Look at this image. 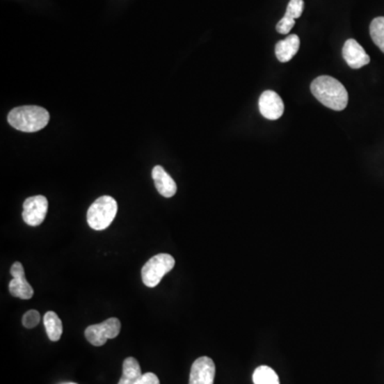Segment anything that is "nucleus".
I'll use <instances>...</instances> for the list:
<instances>
[{
  "label": "nucleus",
  "mask_w": 384,
  "mask_h": 384,
  "mask_svg": "<svg viewBox=\"0 0 384 384\" xmlns=\"http://www.w3.org/2000/svg\"><path fill=\"white\" fill-rule=\"evenodd\" d=\"M142 377L141 367L135 358H127L123 362V375L118 384H135Z\"/></svg>",
  "instance_id": "13"
},
{
  "label": "nucleus",
  "mask_w": 384,
  "mask_h": 384,
  "mask_svg": "<svg viewBox=\"0 0 384 384\" xmlns=\"http://www.w3.org/2000/svg\"><path fill=\"white\" fill-rule=\"evenodd\" d=\"M135 384H160V382L155 374L147 373L142 375Z\"/></svg>",
  "instance_id": "20"
},
{
  "label": "nucleus",
  "mask_w": 384,
  "mask_h": 384,
  "mask_svg": "<svg viewBox=\"0 0 384 384\" xmlns=\"http://www.w3.org/2000/svg\"><path fill=\"white\" fill-rule=\"evenodd\" d=\"M44 326H45L48 337L51 342H58L61 339L63 326H62L61 319L55 312H47L45 314V316H44Z\"/></svg>",
  "instance_id": "14"
},
{
  "label": "nucleus",
  "mask_w": 384,
  "mask_h": 384,
  "mask_svg": "<svg viewBox=\"0 0 384 384\" xmlns=\"http://www.w3.org/2000/svg\"><path fill=\"white\" fill-rule=\"evenodd\" d=\"M156 189L165 198H172L177 191V186L170 174L161 166H156L152 171Z\"/></svg>",
  "instance_id": "11"
},
{
  "label": "nucleus",
  "mask_w": 384,
  "mask_h": 384,
  "mask_svg": "<svg viewBox=\"0 0 384 384\" xmlns=\"http://www.w3.org/2000/svg\"><path fill=\"white\" fill-rule=\"evenodd\" d=\"M254 384H280L279 376L269 366L262 365L253 373Z\"/></svg>",
  "instance_id": "15"
},
{
  "label": "nucleus",
  "mask_w": 384,
  "mask_h": 384,
  "mask_svg": "<svg viewBox=\"0 0 384 384\" xmlns=\"http://www.w3.org/2000/svg\"><path fill=\"white\" fill-rule=\"evenodd\" d=\"M311 91L316 99L326 107L342 111L348 105L347 90L339 80L331 76H319L311 85Z\"/></svg>",
  "instance_id": "1"
},
{
  "label": "nucleus",
  "mask_w": 384,
  "mask_h": 384,
  "mask_svg": "<svg viewBox=\"0 0 384 384\" xmlns=\"http://www.w3.org/2000/svg\"><path fill=\"white\" fill-rule=\"evenodd\" d=\"M304 1L303 0H291L286 8L285 16L291 17L293 19H299L303 13Z\"/></svg>",
  "instance_id": "17"
},
{
  "label": "nucleus",
  "mask_w": 384,
  "mask_h": 384,
  "mask_svg": "<svg viewBox=\"0 0 384 384\" xmlns=\"http://www.w3.org/2000/svg\"><path fill=\"white\" fill-rule=\"evenodd\" d=\"M8 122L12 127L24 133L41 131L49 122L47 110L39 106H23L14 108L8 115Z\"/></svg>",
  "instance_id": "2"
},
{
  "label": "nucleus",
  "mask_w": 384,
  "mask_h": 384,
  "mask_svg": "<svg viewBox=\"0 0 384 384\" xmlns=\"http://www.w3.org/2000/svg\"><path fill=\"white\" fill-rule=\"evenodd\" d=\"M295 26V19L284 15L281 21L277 24V31L281 35H287Z\"/></svg>",
  "instance_id": "19"
},
{
  "label": "nucleus",
  "mask_w": 384,
  "mask_h": 384,
  "mask_svg": "<svg viewBox=\"0 0 384 384\" xmlns=\"http://www.w3.org/2000/svg\"><path fill=\"white\" fill-rule=\"evenodd\" d=\"M11 275L13 277L9 284V291L13 297L28 300L33 297V288L28 283L25 277V270L19 262H15L11 267Z\"/></svg>",
  "instance_id": "7"
},
{
  "label": "nucleus",
  "mask_w": 384,
  "mask_h": 384,
  "mask_svg": "<svg viewBox=\"0 0 384 384\" xmlns=\"http://www.w3.org/2000/svg\"><path fill=\"white\" fill-rule=\"evenodd\" d=\"M343 58L351 69L359 70L371 62V57L355 40L349 39L343 47Z\"/></svg>",
  "instance_id": "10"
},
{
  "label": "nucleus",
  "mask_w": 384,
  "mask_h": 384,
  "mask_svg": "<svg viewBox=\"0 0 384 384\" xmlns=\"http://www.w3.org/2000/svg\"><path fill=\"white\" fill-rule=\"evenodd\" d=\"M64 384H77V383H64Z\"/></svg>",
  "instance_id": "21"
},
{
  "label": "nucleus",
  "mask_w": 384,
  "mask_h": 384,
  "mask_svg": "<svg viewBox=\"0 0 384 384\" xmlns=\"http://www.w3.org/2000/svg\"><path fill=\"white\" fill-rule=\"evenodd\" d=\"M216 366L213 360L201 357L192 364L190 371L189 384H214Z\"/></svg>",
  "instance_id": "8"
},
{
  "label": "nucleus",
  "mask_w": 384,
  "mask_h": 384,
  "mask_svg": "<svg viewBox=\"0 0 384 384\" xmlns=\"http://www.w3.org/2000/svg\"><path fill=\"white\" fill-rule=\"evenodd\" d=\"M40 320H41V315L39 312L35 310H30L27 313L24 314L23 316V326L27 329H32V328L37 327L39 325Z\"/></svg>",
  "instance_id": "18"
},
{
  "label": "nucleus",
  "mask_w": 384,
  "mask_h": 384,
  "mask_svg": "<svg viewBox=\"0 0 384 384\" xmlns=\"http://www.w3.org/2000/svg\"><path fill=\"white\" fill-rule=\"evenodd\" d=\"M259 111L262 115L268 120H278L283 115L284 103L279 94L275 91H267L262 93L259 102Z\"/></svg>",
  "instance_id": "9"
},
{
  "label": "nucleus",
  "mask_w": 384,
  "mask_h": 384,
  "mask_svg": "<svg viewBox=\"0 0 384 384\" xmlns=\"http://www.w3.org/2000/svg\"><path fill=\"white\" fill-rule=\"evenodd\" d=\"M117 213V201L110 195H103L96 200L88 209V224L95 231H103L115 220Z\"/></svg>",
  "instance_id": "3"
},
{
  "label": "nucleus",
  "mask_w": 384,
  "mask_h": 384,
  "mask_svg": "<svg viewBox=\"0 0 384 384\" xmlns=\"http://www.w3.org/2000/svg\"><path fill=\"white\" fill-rule=\"evenodd\" d=\"M300 47V39L297 35H289L286 39L278 42L275 45V56L280 62L291 61Z\"/></svg>",
  "instance_id": "12"
},
{
  "label": "nucleus",
  "mask_w": 384,
  "mask_h": 384,
  "mask_svg": "<svg viewBox=\"0 0 384 384\" xmlns=\"http://www.w3.org/2000/svg\"><path fill=\"white\" fill-rule=\"evenodd\" d=\"M369 32H371V40L374 43L380 48V51L384 54V17L380 16V17H376L371 22V27H369Z\"/></svg>",
  "instance_id": "16"
},
{
  "label": "nucleus",
  "mask_w": 384,
  "mask_h": 384,
  "mask_svg": "<svg viewBox=\"0 0 384 384\" xmlns=\"http://www.w3.org/2000/svg\"><path fill=\"white\" fill-rule=\"evenodd\" d=\"M121 331V323L118 318L112 317L102 323L92 325L85 331L86 339L96 347L105 345L110 339H115Z\"/></svg>",
  "instance_id": "5"
},
{
  "label": "nucleus",
  "mask_w": 384,
  "mask_h": 384,
  "mask_svg": "<svg viewBox=\"0 0 384 384\" xmlns=\"http://www.w3.org/2000/svg\"><path fill=\"white\" fill-rule=\"evenodd\" d=\"M23 219L30 227L43 223L48 211V201L44 195L30 197L24 202Z\"/></svg>",
  "instance_id": "6"
},
{
  "label": "nucleus",
  "mask_w": 384,
  "mask_h": 384,
  "mask_svg": "<svg viewBox=\"0 0 384 384\" xmlns=\"http://www.w3.org/2000/svg\"><path fill=\"white\" fill-rule=\"evenodd\" d=\"M175 266L173 256L160 253L153 256L145 263L141 270L142 282L147 287H156L161 279Z\"/></svg>",
  "instance_id": "4"
}]
</instances>
